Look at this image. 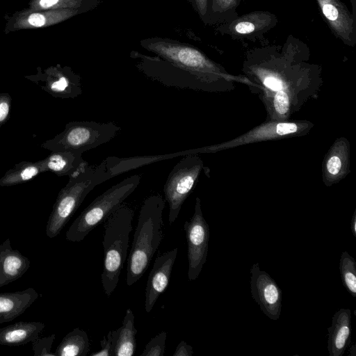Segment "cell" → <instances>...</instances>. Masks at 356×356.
Segmentation results:
<instances>
[{
  "instance_id": "1",
  "label": "cell",
  "mask_w": 356,
  "mask_h": 356,
  "mask_svg": "<svg viewBox=\"0 0 356 356\" xmlns=\"http://www.w3.org/2000/svg\"><path fill=\"white\" fill-rule=\"evenodd\" d=\"M307 44L289 35L280 44L268 42L248 49L242 72L257 95L267 120H289L323 85L322 67L309 62Z\"/></svg>"
},
{
  "instance_id": "2",
  "label": "cell",
  "mask_w": 356,
  "mask_h": 356,
  "mask_svg": "<svg viewBox=\"0 0 356 356\" xmlns=\"http://www.w3.org/2000/svg\"><path fill=\"white\" fill-rule=\"evenodd\" d=\"M140 45L168 63L189 72L204 82L211 92L232 90L235 82L249 83L244 75L228 73L221 65L191 44L168 38H150L141 40Z\"/></svg>"
},
{
  "instance_id": "3",
  "label": "cell",
  "mask_w": 356,
  "mask_h": 356,
  "mask_svg": "<svg viewBox=\"0 0 356 356\" xmlns=\"http://www.w3.org/2000/svg\"><path fill=\"white\" fill-rule=\"evenodd\" d=\"M165 204L163 196L155 193L147 197L141 206L127 263L128 286L142 277L161 243Z\"/></svg>"
},
{
  "instance_id": "4",
  "label": "cell",
  "mask_w": 356,
  "mask_h": 356,
  "mask_svg": "<svg viewBox=\"0 0 356 356\" xmlns=\"http://www.w3.org/2000/svg\"><path fill=\"white\" fill-rule=\"evenodd\" d=\"M134 216L132 208L122 203L104 221V258L101 280L108 297L118 284L127 259Z\"/></svg>"
},
{
  "instance_id": "5",
  "label": "cell",
  "mask_w": 356,
  "mask_h": 356,
  "mask_svg": "<svg viewBox=\"0 0 356 356\" xmlns=\"http://www.w3.org/2000/svg\"><path fill=\"white\" fill-rule=\"evenodd\" d=\"M111 179L104 161L98 165H88L69 177L67 184L59 191L49 216L46 234L57 236L77 210L87 195L97 185Z\"/></svg>"
},
{
  "instance_id": "6",
  "label": "cell",
  "mask_w": 356,
  "mask_h": 356,
  "mask_svg": "<svg viewBox=\"0 0 356 356\" xmlns=\"http://www.w3.org/2000/svg\"><path fill=\"white\" fill-rule=\"evenodd\" d=\"M140 179L139 175H134L97 197L74 220L66 232V239L72 242L83 241L135 191Z\"/></svg>"
},
{
  "instance_id": "7",
  "label": "cell",
  "mask_w": 356,
  "mask_h": 356,
  "mask_svg": "<svg viewBox=\"0 0 356 356\" xmlns=\"http://www.w3.org/2000/svg\"><path fill=\"white\" fill-rule=\"evenodd\" d=\"M121 128L113 122L72 121L64 130L41 144L51 152L72 151L83 154L109 142L120 132Z\"/></svg>"
},
{
  "instance_id": "8",
  "label": "cell",
  "mask_w": 356,
  "mask_h": 356,
  "mask_svg": "<svg viewBox=\"0 0 356 356\" xmlns=\"http://www.w3.org/2000/svg\"><path fill=\"white\" fill-rule=\"evenodd\" d=\"M207 168L197 154H188L179 160L169 173L163 192L169 206L170 225L177 218L184 202L197 184L201 172Z\"/></svg>"
},
{
  "instance_id": "9",
  "label": "cell",
  "mask_w": 356,
  "mask_h": 356,
  "mask_svg": "<svg viewBox=\"0 0 356 356\" xmlns=\"http://www.w3.org/2000/svg\"><path fill=\"white\" fill-rule=\"evenodd\" d=\"M314 124L306 120H267L254 127L245 134L230 140L198 148L199 153H216L225 149L258 142L282 140L302 136L314 127Z\"/></svg>"
},
{
  "instance_id": "10",
  "label": "cell",
  "mask_w": 356,
  "mask_h": 356,
  "mask_svg": "<svg viewBox=\"0 0 356 356\" xmlns=\"http://www.w3.org/2000/svg\"><path fill=\"white\" fill-rule=\"evenodd\" d=\"M184 229L187 242L188 278L193 281L198 277L207 261L209 240V227L203 216L198 197L195 198L193 215L184 222Z\"/></svg>"
},
{
  "instance_id": "11",
  "label": "cell",
  "mask_w": 356,
  "mask_h": 356,
  "mask_svg": "<svg viewBox=\"0 0 356 356\" xmlns=\"http://www.w3.org/2000/svg\"><path fill=\"white\" fill-rule=\"evenodd\" d=\"M277 17L264 10L252 11L218 24L216 30L222 35L229 36L233 40H261L265 33L276 26Z\"/></svg>"
},
{
  "instance_id": "12",
  "label": "cell",
  "mask_w": 356,
  "mask_h": 356,
  "mask_svg": "<svg viewBox=\"0 0 356 356\" xmlns=\"http://www.w3.org/2000/svg\"><path fill=\"white\" fill-rule=\"evenodd\" d=\"M250 275L252 298L267 317L274 321L279 319L282 295L280 286L268 273L260 270L259 263L252 264Z\"/></svg>"
},
{
  "instance_id": "13",
  "label": "cell",
  "mask_w": 356,
  "mask_h": 356,
  "mask_svg": "<svg viewBox=\"0 0 356 356\" xmlns=\"http://www.w3.org/2000/svg\"><path fill=\"white\" fill-rule=\"evenodd\" d=\"M335 37L350 47L356 44V17L341 0H316Z\"/></svg>"
},
{
  "instance_id": "14",
  "label": "cell",
  "mask_w": 356,
  "mask_h": 356,
  "mask_svg": "<svg viewBox=\"0 0 356 356\" xmlns=\"http://www.w3.org/2000/svg\"><path fill=\"white\" fill-rule=\"evenodd\" d=\"M350 172V144L345 137L337 138L322 162V178L326 186L340 182Z\"/></svg>"
},
{
  "instance_id": "15",
  "label": "cell",
  "mask_w": 356,
  "mask_h": 356,
  "mask_svg": "<svg viewBox=\"0 0 356 356\" xmlns=\"http://www.w3.org/2000/svg\"><path fill=\"white\" fill-rule=\"evenodd\" d=\"M178 248H175L156 257L149 274L146 289L145 309L149 313L159 297L167 289Z\"/></svg>"
},
{
  "instance_id": "16",
  "label": "cell",
  "mask_w": 356,
  "mask_h": 356,
  "mask_svg": "<svg viewBox=\"0 0 356 356\" xmlns=\"http://www.w3.org/2000/svg\"><path fill=\"white\" fill-rule=\"evenodd\" d=\"M327 350L330 356H342L350 343L351 311L341 308L332 316L327 328Z\"/></svg>"
},
{
  "instance_id": "17",
  "label": "cell",
  "mask_w": 356,
  "mask_h": 356,
  "mask_svg": "<svg viewBox=\"0 0 356 356\" xmlns=\"http://www.w3.org/2000/svg\"><path fill=\"white\" fill-rule=\"evenodd\" d=\"M30 260L13 250L10 238L0 244V287L20 278L29 268Z\"/></svg>"
},
{
  "instance_id": "18",
  "label": "cell",
  "mask_w": 356,
  "mask_h": 356,
  "mask_svg": "<svg viewBox=\"0 0 356 356\" xmlns=\"http://www.w3.org/2000/svg\"><path fill=\"white\" fill-rule=\"evenodd\" d=\"M40 162L44 172L51 171L59 177H71L89 165L81 153L72 151L51 152Z\"/></svg>"
},
{
  "instance_id": "19",
  "label": "cell",
  "mask_w": 356,
  "mask_h": 356,
  "mask_svg": "<svg viewBox=\"0 0 356 356\" xmlns=\"http://www.w3.org/2000/svg\"><path fill=\"white\" fill-rule=\"evenodd\" d=\"M33 288L0 293V324L8 323L22 314L38 298Z\"/></svg>"
},
{
  "instance_id": "20",
  "label": "cell",
  "mask_w": 356,
  "mask_h": 356,
  "mask_svg": "<svg viewBox=\"0 0 356 356\" xmlns=\"http://www.w3.org/2000/svg\"><path fill=\"white\" fill-rule=\"evenodd\" d=\"M45 327L38 321H19L0 329V345L23 346L39 338Z\"/></svg>"
},
{
  "instance_id": "21",
  "label": "cell",
  "mask_w": 356,
  "mask_h": 356,
  "mask_svg": "<svg viewBox=\"0 0 356 356\" xmlns=\"http://www.w3.org/2000/svg\"><path fill=\"white\" fill-rule=\"evenodd\" d=\"M134 315L131 309L126 310L122 325L111 331L112 355L133 356L136 348Z\"/></svg>"
},
{
  "instance_id": "22",
  "label": "cell",
  "mask_w": 356,
  "mask_h": 356,
  "mask_svg": "<svg viewBox=\"0 0 356 356\" xmlns=\"http://www.w3.org/2000/svg\"><path fill=\"white\" fill-rule=\"evenodd\" d=\"M41 88L53 97L61 99L76 98L83 91L81 77L72 72H60L51 76Z\"/></svg>"
},
{
  "instance_id": "23",
  "label": "cell",
  "mask_w": 356,
  "mask_h": 356,
  "mask_svg": "<svg viewBox=\"0 0 356 356\" xmlns=\"http://www.w3.org/2000/svg\"><path fill=\"white\" fill-rule=\"evenodd\" d=\"M241 0H208L207 13L202 22L216 25L229 22L238 16L236 8Z\"/></svg>"
},
{
  "instance_id": "24",
  "label": "cell",
  "mask_w": 356,
  "mask_h": 356,
  "mask_svg": "<svg viewBox=\"0 0 356 356\" xmlns=\"http://www.w3.org/2000/svg\"><path fill=\"white\" fill-rule=\"evenodd\" d=\"M89 350L87 333L76 327L63 337L54 353L56 356H86Z\"/></svg>"
},
{
  "instance_id": "25",
  "label": "cell",
  "mask_w": 356,
  "mask_h": 356,
  "mask_svg": "<svg viewBox=\"0 0 356 356\" xmlns=\"http://www.w3.org/2000/svg\"><path fill=\"white\" fill-rule=\"evenodd\" d=\"M44 172L40 160L36 162L22 161L8 170L0 179V186H11L29 181Z\"/></svg>"
},
{
  "instance_id": "26",
  "label": "cell",
  "mask_w": 356,
  "mask_h": 356,
  "mask_svg": "<svg viewBox=\"0 0 356 356\" xmlns=\"http://www.w3.org/2000/svg\"><path fill=\"white\" fill-rule=\"evenodd\" d=\"M339 272L343 286L353 297H356V261L347 252L341 253Z\"/></svg>"
},
{
  "instance_id": "27",
  "label": "cell",
  "mask_w": 356,
  "mask_h": 356,
  "mask_svg": "<svg viewBox=\"0 0 356 356\" xmlns=\"http://www.w3.org/2000/svg\"><path fill=\"white\" fill-rule=\"evenodd\" d=\"M166 337L167 333L165 331L157 334L146 344L140 356H163Z\"/></svg>"
},
{
  "instance_id": "28",
  "label": "cell",
  "mask_w": 356,
  "mask_h": 356,
  "mask_svg": "<svg viewBox=\"0 0 356 356\" xmlns=\"http://www.w3.org/2000/svg\"><path fill=\"white\" fill-rule=\"evenodd\" d=\"M56 334H52L50 336L38 338L32 342V347L34 356H56L55 353H51V349Z\"/></svg>"
},
{
  "instance_id": "29",
  "label": "cell",
  "mask_w": 356,
  "mask_h": 356,
  "mask_svg": "<svg viewBox=\"0 0 356 356\" xmlns=\"http://www.w3.org/2000/svg\"><path fill=\"white\" fill-rule=\"evenodd\" d=\"M11 106V97L6 92H0V127L6 122Z\"/></svg>"
},
{
  "instance_id": "30",
  "label": "cell",
  "mask_w": 356,
  "mask_h": 356,
  "mask_svg": "<svg viewBox=\"0 0 356 356\" xmlns=\"http://www.w3.org/2000/svg\"><path fill=\"white\" fill-rule=\"evenodd\" d=\"M100 345L102 348L98 352L90 354V356H113L111 331L103 337L100 341Z\"/></svg>"
},
{
  "instance_id": "31",
  "label": "cell",
  "mask_w": 356,
  "mask_h": 356,
  "mask_svg": "<svg viewBox=\"0 0 356 356\" xmlns=\"http://www.w3.org/2000/svg\"><path fill=\"white\" fill-rule=\"evenodd\" d=\"M188 1L202 22L207 13L208 0H188Z\"/></svg>"
},
{
  "instance_id": "32",
  "label": "cell",
  "mask_w": 356,
  "mask_h": 356,
  "mask_svg": "<svg viewBox=\"0 0 356 356\" xmlns=\"http://www.w3.org/2000/svg\"><path fill=\"white\" fill-rule=\"evenodd\" d=\"M193 350L191 346L186 343L184 341H181L177 345L173 356H192Z\"/></svg>"
},
{
  "instance_id": "33",
  "label": "cell",
  "mask_w": 356,
  "mask_h": 356,
  "mask_svg": "<svg viewBox=\"0 0 356 356\" xmlns=\"http://www.w3.org/2000/svg\"><path fill=\"white\" fill-rule=\"evenodd\" d=\"M29 22L37 27L42 26L45 23V17L40 13H33L29 17Z\"/></svg>"
},
{
  "instance_id": "34",
  "label": "cell",
  "mask_w": 356,
  "mask_h": 356,
  "mask_svg": "<svg viewBox=\"0 0 356 356\" xmlns=\"http://www.w3.org/2000/svg\"><path fill=\"white\" fill-rule=\"evenodd\" d=\"M350 231L353 235L356 237V209L354 211L352 220L350 221Z\"/></svg>"
},
{
  "instance_id": "35",
  "label": "cell",
  "mask_w": 356,
  "mask_h": 356,
  "mask_svg": "<svg viewBox=\"0 0 356 356\" xmlns=\"http://www.w3.org/2000/svg\"><path fill=\"white\" fill-rule=\"evenodd\" d=\"M59 0H40V4L43 8H49L56 4Z\"/></svg>"
},
{
  "instance_id": "36",
  "label": "cell",
  "mask_w": 356,
  "mask_h": 356,
  "mask_svg": "<svg viewBox=\"0 0 356 356\" xmlns=\"http://www.w3.org/2000/svg\"><path fill=\"white\" fill-rule=\"evenodd\" d=\"M351 1V3H352V8H353V10H352V14L356 17V0H350Z\"/></svg>"
},
{
  "instance_id": "37",
  "label": "cell",
  "mask_w": 356,
  "mask_h": 356,
  "mask_svg": "<svg viewBox=\"0 0 356 356\" xmlns=\"http://www.w3.org/2000/svg\"><path fill=\"white\" fill-rule=\"evenodd\" d=\"M350 350L353 353V355L355 356V350H356L355 344L352 346Z\"/></svg>"
}]
</instances>
